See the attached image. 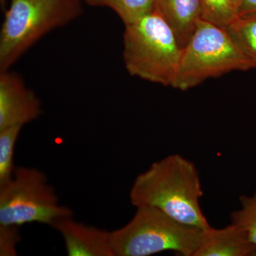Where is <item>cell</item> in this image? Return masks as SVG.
I'll list each match as a JSON object with an SVG mask.
<instances>
[{
  "mask_svg": "<svg viewBox=\"0 0 256 256\" xmlns=\"http://www.w3.org/2000/svg\"><path fill=\"white\" fill-rule=\"evenodd\" d=\"M203 194L196 166L175 154L156 162L138 175L130 200L136 208L154 207L181 223L206 229L210 225L200 204Z\"/></svg>",
  "mask_w": 256,
  "mask_h": 256,
  "instance_id": "cell-1",
  "label": "cell"
},
{
  "mask_svg": "<svg viewBox=\"0 0 256 256\" xmlns=\"http://www.w3.org/2000/svg\"><path fill=\"white\" fill-rule=\"evenodd\" d=\"M124 26L122 56L128 73L173 87L182 48L168 22L154 8Z\"/></svg>",
  "mask_w": 256,
  "mask_h": 256,
  "instance_id": "cell-2",
  "label": "cell"
},
{
  "mask_svg": "<svg viewBox=\"0 0 256 256\" xmlns=\"http://www.w3.org/2000/svg\"><path fill=\"white\" fill-rule=\"evenodd\" d=\"M82 12V0H11L0 34V72H6L42 37Z\"/></svg>",
  "mask_w": 256,
  "mask_h": 256,
  "instance_id": "cell-3",
  "label": "cell"
},
{
  "mask_svg": "<svg viewBox=\"0 0 256 256\" xmlns=\"http://www.w3.org/2000/svg\"><path fill=\"white\" fill-rule=\"evenodd\" d=\"M204 230L154 207L140 206L126 225L111 232V240L114 256H149L166 250L194 256Z\"/></svg>",
  "mask_w": 256,
  "mask_h": 256,
  "instance_id": "cell-4",
  "label": "cell"
},
{
  "mask_svg": "<svg viewBox=\"0 0 256 256\" xmlns=\"http://www.w3.org/2000/svg\"><path fill=\"white\" fill-rule=\"evenodd\" d=\"M255 68L225 28L200 18L182 48L172 88L188 90L208 78Z\"/></svg>",
  "mask_w": 256,
  "mask_h": 256,
  "instance_id": "cell-5",
  "label": "cell"
},
{
  "mask_svg": "<svg viewBox=\"0 0 256 256\" xmlns=\"http://www.w3.org/2000/svg\"><path fill=\"white\" fill-rule=\"evenodd\" d=\"M73 212L58 202L46 175L35 168H18L9 181L0 184V224L40 223L52 226Z\"/></svg>",
  "mask_w": 256,
  "mask_h": 256,
  "instance_id": "cell-6",
  "label": "cell"
},
{
  "mask_svg": "<svg viewBox=\"0 0 256 256\" xmlns=\"http://www.w3.org/2000/svg\"><path fill=\"white\" fill-rule=\"evenodd\" d=\"M42 114L41 101L20 76L6 70L0 75V130L23 126Z\"/></svg>",
  "mask_w": 256,
  "mask_h": 256,
  "instance_id": "cell-7",
  "label": "cell"
},
{
  "mask_svg": "<svg viewBox=\"0 0 256 256\" xmlns=\"http://www.w3.org/2000/svg\"><path fill=\"white\" fill-rule=\"evenodd\" d=\"M63 237L69 256H114L111 232L62 217L52 226Z\"/></svg>",
  "mask_w": 256,
  "mask_h": 256,
  "instance_id": "cell-8",
  "label": "cell"
},
{
  "mask_svg": "<svg viewBox=\"0 0 256 256\" xmlns=\"http://www.w3.org/2000/svg\"><path fill=\"white\" fill-rule=\"evenodd\" d=\"M256 256V246L238 226L230 223L223 228L204 229L194 256Z\"/></svg>",
  "mask_w": 256,
  "mask_h": 256,
  "instance_id": "cell-9",
  "label": "cell"
},
{
  "mask_svg": "<svg viewBox=\"0 0 256 256\" xmlns=\"http://www.w3.org/2000/svg\"><path fill=\"white\" fill-rule=\"evenodd\" d=\"M158 10L178 37L182 48L202 18L200 0H154Z\"/></svg>",
  "mask_w": 256,
  "mask_h": 256,
  "instance_id": "cell-10",
  "label": "cell"
},
{
  "mask_svg": "<svg viewBox=\"0 0 256 256\" xmlns=\"http://www.w3.org/2000/svg\"><path fill=\"white\" fill-rule=\"evenodd\" d=\"M225 28L256 68V13L237 16Z\"/></svg>",
  "mask_w": 256,
  "mask_h": 256,
  "instance_id": "cell-11",
  "label": "cell"
},
{
  "mask_svg": "<svg viewBox=\"0 0 256 256\" xmlns=\"http://www.w3.org/2000/svg\"><path fill=\"white\" fill-rule=\"evenodd\" d=\"M92 6L114 10L124 25L136 22L156 8L154 0H84Z\"/></svg>",
  "mask_w": 256,
  "mask_h": 256,
  "instance_id": "cell-12",
  "label": "cell"
},
{
  "mask_svg": "<svg viewBox=\"0 0 256 256\" xmlns=\"http://www.w3.org/2000/svg\"><path fill=\"white\" fill-rule=\"evenodd\" d=\"M22 126L0 130V184L9 181L14 174L15 146Z\"/></svg>",
  "mask_w": 256,
  "mask_h": 256,
  "instance_id": "cell-13",
  "label": "cell"
},
{
  "mask_svg": "<svg viewBox=\"0 0 256 256\" xmlns=\"http://www.w3.org/2000/svg\"><path fill=\"white\" fill-rule=\"evenodd\" d=\"M240 208L230 214V223L242 228L256 246V190L252 196L242 195Z\"/></svg>",
  "mask_w": 256,
  "mask_h": 256,
  "instance_id": "cell-14",
  "label": "cell"
},
{
  "mask_svg": "<svg viewBox=\"0 0 256 256\" xmlns=\"http://www.w3.org/2000/svg\"><path fill=\"white\" fill-rule=\"evenodd\" d=\"M202 18L226 28L236 18L232 0H200Z\"/></svg>",
  "mask_w": 256,
  "mask_h": 256,
  "instance_id": "cell-15",
  "label": "cell"
},
{
  "mask_svg": "<svg viewBox=\"0 0 256 256\" xmlns=\"http://www.w3.org/2000/svg\"><path fill=\"white\" fill-rule=\"evenodd\" d=\"M20 226L0 224V256L18 255L16 248L20 242Z\"/></svg>",
  "mask_w": 256,
  "mask_h": 256,
  "instance_id": "cell-16",
  "label": "cell"
},
{
  "mask_svg": "<svg viewBox=\"0 0 256 256\" xmlns=\"http://www.w3.org/2000/svg\"><path fill=\"white\" fill-rule=\"evenodd\" d=\"M256 13V0H240L236 8V16Z\"/></svg>",
  "mask_w": 256,
  "mask_h": 256,
  "instance_id": "cell-17",
  "label": "cell"
},
{
  "mask_svg": "<svg viewBox=\"0 0 256 256\" xmlns=\"http://www.w3.org/2000/svg\"><path fill=\"white\" fill-rule=\"evenodd\" d=\"M232 2H233L234 6H235L236 11L237 6H238L239 1H240V0H232Z\"/></svg>",
  "mask_w": 256,
  "mask_h": 256,
  "instance_id": "cell-18",
  "label": "cell"
},
{
  "mask_svg": "<svg viewBox=\"0 0 256 256\" xmlns=\"http://www.w3.org/2000/svg\"><path fill=\"white\" fill-rule=\"evenodd\" d=\"M0 2H1L2 6H3V8H4L5 3H6V0H0Z\"/></svg>",
  "mask_w": 256,
  "mask_h": 256,
  "instance_id": "cell-19",
  "label": "cell"
}]
</instances>
